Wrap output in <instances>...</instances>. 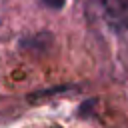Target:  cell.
Masks as SVG:
<instances>
[{"label":"cell","instance_id":"cell-1","mask_svg":"<svg viewBox=\"0 0 128 128\" xmlns=\"http://www.w3.org/2000/svg\"><path fill=\"white\" fill-rule=\"evenodd\" d=\"M102 8L110 22L124 24L128 20V0H102Z\"/></svg>","mask_w":128,"mask_h":128},{"label":"cell","instance_id":"cell-2","mask_svg":"<svg viewBox=\"0 0 128 128\" xmlns=\"http://www.w3.org/2000/svg\"><path fill=\"white\" fill-rule=\"evenodd\" d=\"M34 128H76V126H66V124H42V126H34Z\"/></svg>","mask_w":128,"mask_h":128}]
</instances>
